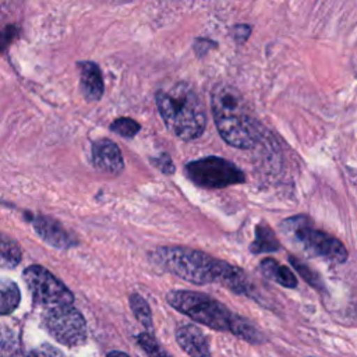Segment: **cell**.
I'll return each mask as SVG.
<instances>
[{
    "instance_id": "cell-1",
    "label": "cell",
    "mask_w": 357,
    "mask_h": 357,
    "mask_svg": "<svg viewBox=\"0 0 357 357\" xmlns=\"http://www.w3.org/2000/svg\"><path fill=\"white\" fill-rule=\"evenodd\" d=\"M211 109L222 139L240 149H248L258 141L257 127L241 93L229 84H218L211 93Z\"/></svg>"
},
{
    "instance_id": "cell-3",
    "label": "cell",
    "mask_w": 357,
    "mask_h": 357,
    "mask_svg": "<svg viewBox=\"0 0 357 357\" xmlns=\"http://www.w3.org/2000/svg\"><path fill=\"white\" fill-rule=\"evenodd\" d=\"M151 259L165 271L194 284L216 282L220 261L204 251L178 245L160 247L151 254Z\"/></svg>"
},
{
    "instance_id": "cell-27",
    "label": "cell",
    "mask_w": 357,
    "mask_h": 357,
    "mask_svg": "<svg viewBox=\"0 0 357 357\" xmlns=\"http://www.w3.org/2000/svg\"><path fill=\"white\" fill-rule=\"evenodd\" d=\"M106 357H128L126 353H123V351H117V350H114V351H110Z\"/></svg>"
},
{
    "instance_id": "cell-22",
    "label": "cell",
    "mask_w": 357,
    "mask_h": 357,
    "mask_svg": "<svg viewBox=\"0 0 357 357\" xmlns=\"http://www.w3.org/2000/svg\"><path fill=\"white\" fill-rule=\"evenodd\" d=\"M28 357H66L59 349L53 347L52 344H40L38 347H35Z\"/></svg>"
},
{
    "instance_id": "cell-7",
    "label": "cell",
    "mask_w": 357,
    "mask_h": 357,
    "mask_svg": "<svg viewBox=\"0 0 357 357\" xmlns=\"http://www.w3.org/2000/svg\"><path fill=\"white\" fill-rule=\"evenodd\" d=\"M24 280L33 301L42 307L68 305L74 301L68 287L40 265L28 266L24 271Z\"/></svg>"
},
{
    "instance_id": "cell-12",
    "label": "cell",
    "mask_w": 357,
    "mask_h": 357,
    "mask_svg": "<svg viewBox=\"0 0 357 357\" xmlns=\"http://www.w3.org/2000/svg\"><path fill=\"white\" fill-rule=\"evenodd\" d=\"M178 346L190 357H212L204 333L194 325H183L176 331Z\"/></svg>"
},
{
    "instance_id": "cell-8",
    "label": "cell",
    "mask_w": 357,
    "mask_h": 357,
    "mask_svg": "<svg viewBox=\"0 0 357 357\" xmlns=\"http://www.w3.org/2000/svg\"><path fill=\"white\" fill-rule=\"evenodd\" d=\"M43 325L47 333L64 346H78L86 337L85 319L73 304L46 308Z\"/></svg>"
},
{
    "instance_id": "cell-15",
    "label": "cell",
    "mask_w": 357,
    "mask_h": 357,
    "mask_svg": "<svg viewBox=\"0 0 357 357\" xmlns=\"http://www.w3.org/2000/svg\"><path fill=\"white\" fill-rule=\"evenodd\" d=\"M279 248H280V241L278 240L272 229L265 222L258 223L255 227V238L250 245V251L252 254H264V252L278 251Z\"/></svg>"
},
{
    "instance_id": "cell-9",
    "label": "cell",
    "mask_w": 357,
    "mask_h": 357,
    "mask_svg": "<svg viewBox=\"0 0 357 357\" xmlns=\"http://www.w3.org/2000/svg\"><path fill=\"white\" fill-rule=\"evenodd\" d=\"M93 166L109 176H117L124 169V160L120 148L107 138H100L92 144Z\"/></svg>"
},
{
    "instance_id": "cell-4",
    "label": "cell",
    "mask_w": 357,
    "mask_h": 357,
    "mask_svg": "<svg viewBox=\"0 0 357 357\" xmlns=\"http://www.w3.org/2000/svg\"><path fill=\"white\" fill-rule=\"evenodd\" d=\"M166 300L178 312L213 331L231 333L238 317L220 301L198 291L172 290L167 293Z\"/></svg>"
},
{
    "instance_id": "cell-24",
    "label": "cell",
    "mask_w": 357,
    "mask_h": 357,
    "mask_svg": "<svg viewBox=\"0 0 357 357\" xmlns=\"http://www.w3.org/2000/svg\"><path fill=\"white\" fill-rule=\"evenodd\" d=\"M251 33V26L247 24H237L231 29V36L237 43H244Z\"/></svg>"
},
{
    "instance_id": "cell-10",
    "label": "cell",
    "mask_w": 357,
    "mask_h": 357,
    "mask_svg": "<svg viewBox=\"0 0 357 357\" xmlns=\"http://www.w3.org/2000/svg\"><path fill=\"white\" fill-rule=\"evenodd\" d=\"M32 226L38 236L54 248H70L77 244V238L73 237L57 220L49 216H36L32 220Z\"/></svg>"
},
{
    "instance_id": "cell-18",
    "label": "cell",
    "mask_w": 357,
    "mask_h": 357,
    "mask_svg": "<svg viewBox=\"0 0 357 357\" xmlns=\"http://www.w3.org/2000/svg\"><path fill=\"white\" fill-rule=\"evenodd\" d=\"M130 305L138 322L146 329H152V312L145 298L137 293H132L130 296Z\"/></svg>"
},
{
    "instance_id": "cell-16",
    "label": "cell",
    "mask_w": 357,
    "mask_h": 357,
    "mask_svg": "<svg viewBox=\"0 0 357 357\" xmlns=\"http://www.w3.org/2000/svg\"><path fill=\"white\" fill-rule=\"evenodd\" d=\"M21 248L10 236L0 233V268L13 269L21 262Z\"/></svg>"
},
{
    "instance_id": "cell-23",
    "label": "cell",
    "mask_w": 357,
    "mask_h": 357,
    "mask_svg": "<svg viewBox=\"0 0 357 357\" xmlns=\"http://www.w3.org/2000/svg\"><path fill=\"white\" fill-rule=\"evenodd\" d=\"M152 163L165 174H172L174 172V165H173V162H172V159L167 153L159 155L158 158L152 159Z\"/></svg>"
},
{
    "instance_id": "cell-21",
    "label": "cell",
    "mask_w": 357,
    "mask_h": 357,
    "mask_svg": "<svg viewBox=\"0 0 357 357\" xmlns=\"http://www.w3.org/2000/svg\"><path fill=\"white\" fill-rule=\"evenodd\" d=\"M290 262L293 265V268L297 271V273L312 287L315 289H321L322 287V282L319 279V276L310 268L307 266L304 262H301L298 258L296 257H290Z\"/></svg>"
},
{
    "instance_id": "cell-19",
    "label": "cell",
    "mask_w": 357,
    "mask_h": 357,
    "mask_svg": "<svg viewBox=\"0 0 357 357\" xmlns=\"http://www.w3.org/2000/svg\"><path fill=\"white\" fill-rule=\"evenodd\" d=\"M110 130L124 138H131L141 130V126L130 117H120L112 123Z\"/></svg>"
},
{
    "instance_id": "cell-25",
    "label": "cell",
    "mask_w": 357,
    "mask_h": 357,
    "mask_svg": "<svg viewBox=\"0 0 357 357\" xmlns=\"http://www.w3.org/2000/svg\"><path fill=\"white\" fill-rule=\"evenodd\" d=\"M213 47H216V43L209 40V39H201L199 38L194 42V50L197 52L198 56H202V54L208 53L209 49H213Z\"/></svg>"
},
{
    "instance_id": "cell-14",
    "label": "cell",
    "mask_w": 357,
    "mask_h": 357,
    "mask_svg": "<svg viewBox=\"0 0 357 357\" xmlns=\"http://www.w3.org/2000/svg\"><path fill=\"white\" fill-rule=\"evenodd\" d=\"M261 272L271 280H275L283 287L287 289H294L297 286V279L294 273L284 265H280L276 259L273 258H265L259 264Z\"/></svg>"
},
{
    "instance_id": "cell-2",
    "label": "cell",
    "mask_w": 357,
    "mask_h": 357,
    "mask_svg": "<svg viewBox=\"0 0 357 357\" xmlns=\"http://www.w3.org/2000/svg\"><path fill=\"white\" fill-rule=\"evenodd\" d=\"M156 106L176 137L191 141L202 135L206 126L205 107L190 84L177 82L169 91H158Z\"/></svg>"
},
{
    "instance_id": "cell-5",
    "label": "cell",
    "mask_w": 357,
    "mask_h": 357,
    "mask_svg": "<svg viewBox=\"0 0 357 357\" xmlns=\"http://www.w3.org/2000/svg\"><path fill=\"white\" fill-rule=\"evenodd\" d=\"M280 229L310 255L324 257L337 264L347 259L346 247L336 237L314 229L310 218L305 215H297L283 220Z\"/></svg>"
},
{
    "instance_id": "cell-26",
    "label": "cell",
    "mask_w": 357,
    "mask_h": 357,
    "mask_svg": "<svg viewBox=\"0 0 357 357\" xmlns=\"http://www.w3.org/2000/svg\"><path fill=\"white\" fill-rule=\"evenodd\" d=\"M14 36H15V29L13 26H8V28L0 31V50L7 47Z\"/></svg>"
},
{
    "instance_id": "cell-17",
    "label": "cell",
    "mask_w": 357,
    "mask_h": 357,
    "mask_svg": "<svg viewBox=\"0 0 357 357\" xmlns=\"http://www.w3.org/2000/svg\"><path fill=\"white\" fill-rule=\"evenodd\" d=\"M20 289L14 282L0 283V315L11 314L20 304Z\"/></svg>"
},
{
    "instance_id": "cell-20",
    "label": "cell",
    "mask_w": 357,
    "mask_h": 357,
    "mask_svg": "<svg viewBox=\"0 0 357 357\" xmlns=\"http://www.w3.org/2000/svg\"><path fill=\"white\" fill-rule=\"evenodd\" d=\"M137 342L144 349V351L146 353L148 357H170L160 349L159 343L151 333H146V332L139 333L137 336Z\"/></svg>"
},
{
    "instance_id": "cell-6",
    "label": "cell",
    "mask_w": 357,
    "mask_h": 357,
    "mask_svg": "<svg viewBox=\"0 0 357 357\" xmlns=\"http://www.w3.org/2000/svg\"><path fill=\"white\" fill-rule=\"evenodd\" d=\"M187 176L204 188H225L245 180L244 173L230 160L219 156H206L185 165Z\"/></svg>"
},
{
    "instance_id": "cell-13",
    "label": "cell",
    "mask_w": 357,
    "mask_h": 357,
    "mask_svg": "<svg viewBox=\"0 0 357 357\" xmlns=\"http://www.w3.org/2000/svg\"><path fill=\"white\" fill-rule=\"evenodd\" d=\"M216 283H220L222 286L227 287L229 290L237 294H251V290H252V286L245 272L241 268L234 266L222 259L219 261Z\"/></svg>"
},
{
    "instance_id": "cell-11",
    "label": "cell",
    "mask_w": 357,
    "mask_h": 357,
    "mask_svg": "<svg viewBox=\"0 0 357 357\" xmlns=\"http://www.w3.org/2000/svg\"><path fill=\"white\" fill-rule=\"evenodd\" d=\"M79 88L88 102H98L103 96V78L93 61H79Z\"/></svg>"
}]
</instances>
